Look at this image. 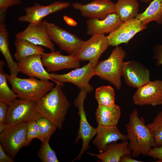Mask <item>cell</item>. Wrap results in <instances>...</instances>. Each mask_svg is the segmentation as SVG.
<instances>
[{
  "mask_svg": "<svg viewBox=\"0 0 162 162\" xmlns=\"http://www.w3.org/2000/svg\"><path fill=\"white\" fill-rule=\"evenodd\" d=\"M125 126L133 158L147 155L151 148L156 146L152 131L145 124L144 118L139 116L137 110L134 109L130 113Z\"/></svg>",
  "mask_w": 162,
  "mask_h": 162,
  "instance_id": "obj_1",
  "label": "cell"
},
{
  "mask_svg": "<svg viewBox=\"0 0 162 162\" xmlns=\"http://www.w3.org/2000/svg\"><path fill=\"white\" fill-rule=\"evenodd\" d=\"M62 86L56 84L51 91L37 102L38 112L59 129L62 128L70 106L62 90Z\"/></svg>",
  "mask_w": 162,
  "mask_h": 162,
  "instance_id": "obj_2",
  "label": "cell"
},
{
  "mask_svg": "<svg viewBox=\"0 0 162 162\" xmlns=\"http://www.w3.org/2000/svg\"><path fill=\"white\" fill-rule=\"evenodd\" d=\"M12 89L19 98L37 101L54 87L53 82L34 77L22 78L7 75Z\"/></svg>",
  "mask_w": 162,
  "mask_h": 162,
  "instance_id": "obj_3",
  "label": "cell"
},
{
  "mask_svg": "<svg viewBox=\"0 0 162 162\" xmlns=\"http://www.w3.org/2000/svg\"><path fill=\"white\" fill-rule=\"evenodd\" d=\"M126 54V51L122 47L116 46L108 58L99 62L94 67L95 75L108 81L117 89H120L123 60Z\"/></svg>",
  "mask_w": 162,
  "mask_h": 162,
  "instance_id": "obj_4",
  "label": "cell"
},
{
  "mask_svg": "<svg viewBox=\"0 0 162 162\" xmlns=\"http://www.w3.org/2000/svg\"><path fill=\"white\" fill-rule=\"evenodd\" d=\"M37 101L16 99L8 105L5 124L15 125L43 117L37 109Z\"/></svg>",
  "mask_w": 162,
  "mask_h": 162,
  "instance_id": "obj_5",
  "label": "cell"
},
{
  "mask_svg": "<svg viewBox=\"0 0 162 162\" xmlns=\"http://www.w3.org/2000/svg\"><path fill=\"white\" fill-rule=\"evenodd\" d=\"M27 123L10 126L0 134V144L13 159L23 147L29 145L27 138Z\"/></svg>",
  "mask_w": 162,
  "mask_h": 162,
  "instance_id": "obj_6",
  "label": "cell"
},
{
  "mask_svg": "<svg viewBox=\"0 0 162 162\" xmlns=\"http://www.w3.org/2000/svg\"><path fill=\"white\" fill-rule=\"evenodd\" d=\"M45 22L47 33L52 41L56 44L61 50L69 55L76 54L84 41L54 23L46 20Z\"/></svg>",
  "mask_w": 162,
  "mask_h": 162,
  "instance_id": "obj_7",
  "label": "cell"
},
{
  "mask_svg": "<svg viewBox=\"0 0 162 162\" xmlns=\"http://www.w3.org/2000/svg\"><path fill=\"white\" fill-rule=\"evenodd\" d=\"M87 93L85 90L81 89L74 102L75 106L78 108V114L80 117L79 128L75 142L76 143L81 140L82 143L81 150L74 161L81 158L84 152L88 149L90 140L96 134V128L92 127L88 122L84 109V102Z\"/></svg>",
  "mask_w": 162,
  "mask_h": 162,
  "instance_id": "obj_8",
  "label": "cell"
},
{
  "mask_svg": "<svg viewBox=\"0 0 162 162\" xmlns=\"http://www.w3.org/2000/svg\"><path fill=\"white\" fill-rule=\"evenodd\" d=\"M109 46L107 37L104 34H94L89 39L84 41L75 55L79 61H88L94 67Z\"/></svg>",
  "mask_w": 162,
  "mask_h": 162,
  "instance_id": "obj_9",
  "label": "cell"
},
{
  "mask_svg": "<svg viewBox=\"0 0 162 162\" xmlns=\"http://www.w3.org/2000/svg\"><path fill=\"white\" fill-rule=\"evenodd\" d=\"M95 75L94 67L91 63L81 68H77L65 74H50L51 78L60 83L70 82L74 84L80 89H84L89 93L93 90L89 82Z\"/></svg>",
  "mask_w": 162,
  "mask_h": 162,
  "instance_id": "obj_10",
  "label": "cell"
},
{
  "mask_svg": "<svg viewBox=\"0 0 162 162\" xmlns=\"http://www.w3.org/2000/svg\"><path fill=\"white\" fill-rule=\"evenodd\" d=\"M132 100L135 104L139 106L162 105V80L150 81L137 88Z\"/></svg>",
  "mask_w": 162,
  "mask_h": 162,
  "instance_id": "obj_11",
  "label": "cell"
},
{
  "mask_svg": "<svg viewBox=\"0 0 162 162\" xmlns=\"http://www.w3.org/2000/svg\"><path fill=\"white\" fill-rule=\"evenodd\" d=\"M146 27L136 17L123 22L118 28L106 36L108 44L116 46L122 43L127 44L136 34Z\"/></svg>",
  "mask_w": 162,
  "mask_h": 162,
  "instance_id": "obj_12",
  "label": "cell"
},
{
  "mask_svg": "<svg viewBox=\"0 0 162 162\" xmlns=\"http://www.w3.org/2000/svg\"><path fill=\"white\" fill-rule=\"evenodd\" d=\"M70 5L69 2L59 1H56L46 6L35 3L32 6L25 8V14L19 16L18 20L32 24H38L42 21L45 16L65 9Z\"/></svg>",
  "mask_w": 162,
  "mask_h": 162,
  "instance_id": "obj_13",
  "label": "cell"
},
{
  "mask_svg": "<svg viewBox=\"0 0 162 162\" xmlns=\"http://www.w3.org/2000/svg\"><path fill=\"white\" fill-rule=\"evenodd\" d=\"M16 38L26 40L34 44L55 51V46L46 30L45 20L36 24L29 23L23 31L19 32Z\"/></svg>",
  "mask_w": 162,
  "mask_h": 162,
  "instance_id": "obj_14",
  "label": "cell"
},
{
  "mask_svg": "<svg viewBox=\"0 0 162 162\" xmlns=\"http://www.w3.org/2000/svg\"><path fill=\"white\" fill-rule=\"evenodd\" d=\"M115 4L111 0H93L85 4L74 3L72 6L74 9L79 10L84 17L101 20L115 13Z\"/></svg>",
  "mask_w": 162,
  "mask_h": 162,
  "instance_id": "obj_15",
  "label": "cell"
},
{
  "mask_svg": "<svg viewBox=\"0 0 162 162\" xmlns=\"http://www.w3.org/2000/svg\"><path fill=\"white\" fill-rule=\"evenodd\" d=\"M122 76L127 85L137 88L150 81L148 69L141 63L134 60L124 62Z\"/></svg>",
  "mask_w": 162,
  "mask_h": 162,
  "instance_id": "obj_16",
  "label": "cell"
},
{
  "mask_svg": "<svg viewBox=\"0 0 162 162\" xmlns=\"http://www.w3.org/2000/svg\"><path fill=\"white\" fill-rule=\"evenodd\" d=\"M42 63L48 73L65 69L76 68L80 66V61L75 55H63L61 51H51L44 53L41 56Z\"/></svg>",
  "mask_w": 162,
  "mask_h": 162,
  "instance_id": "obj_17",
  "label": "cell"
},
{
  "mask_svg": "<svg viewBox=\"0 0 162 162\" xmlns=\"http://www.w3.org/2000/svg\"><path fill=\"white\" fill-rule=\"evenodd\" d=\"M41 56L40 55H32L17 61L20 72L30 77L38 78L42 80H51L63 86V83L52 79L50 74L45 69L42 62Z\"/></svg>",
  "mask_w": 162,
  "mask_h": 162,
  "instance_id": "obj_18",
  "label": "cell"
},
{
  "mask_svg": "<svg viewBox=\"0 0 162 162\" xmlns=\"http://www.w3.org/2000/svg\"><path fill=\"white\" fill-rule=\"evenodd\" d=\"M123 22L115 13L110 14L103 20L89 18L86 21L87 33L92 36L95 34H110L118 28Z\"/></svg>",
  "mask_w": 162,
  "mask_h": 162,
  "instance_id": "obj_19",
  "label": "cell"
},
{
  "mask_svg": "<svg viewBox=\"0 0 162 162\" xmlns=\"http://www.w3.org/2000/svg\"><path fill=\"white\" fill-rule=\"evenodd\" d=\"M96 128V136L93 143L100 153L103 152L109 144L118 140H128L127 136L122 133L117 125L104 126L98 125Z\"/></svg>",
  "mask_w": 162,
  "mask_h": 162,
  "instance_id": "obj_20",
  "label": "cell"
},
{
  "mask_svg": "<svg viewBox=\"0 0 162 162\" xmlns=\"http://www.w3.org/2000/svg\"><path fill=\"white\" fill-rule=\"evenodd\" d=\"M127 140H124L121 143L112 142L107 146L103 152L99 154L87 153L91 156L96 157L103 162H119L123 155L131 154Z\"/></svg>",
  "mask_w": 162,
  "mask_h": 162,
  "instance_id": "obj_21",
  "label": "cell"
},
{
  "mask_svg": "<svg viewBox=\"0 0 162 162\" xmlns=\"http://www.w3.org/2000/svg\"><path fill=\"white\" fill-rule=\"evenodd\" d=\"M121 115L120 108L115 104L111 106L98 105L95 114L98 125L104 126H117Z\"/></svg>",
  "mask_w": 162,
  "mask_h": 162,
  "instance_id": "obj_22",
  "label": "cell"
},
{
  "mask_svg": "<svg viewBox=\"0 0 162 162\" xmlns=\"http://www.w3.org/2000/svg\"><path fill=\"white\" fill-rule=\"evenodd\" d=\"M8 34L5 21H0V50L5 59L10 75H16L20 72L17 62L13 59L9 47Z\"/></svg>",
  "mask_w": 162,
  "mask_h": 162,
  "instance_id": "obj_23",
  "label": "cell"
},
{
  "mask_svg": "<svg viewBox=\"0 0 162 162\" xmlns=\"http://www.w3.org/2000/svg\"><path fill=\"white\" fill-rule=\"evenodd\" d=\"M136 17L144 26L152 21L162 24V0H153L145 10L138 13Z\"/></svg>",
  "mask_w": 162,
  "mask_h": 162,
  "instance_id": "obj_24",
  "label": "cell"
},
{
  "mask_svg": "<svg viewBox=\"0 0 162 162\" xmlns=\"http://www.w3.org/2000/svg\"><path fill=\"white\" fill-rule=\"evenodd\" d=\"M139 6L137 0H117L115 4V13L124 22L136 17Z\"/></svg>",
  "mask_w": 162,
  "mask_h": 162,
  "instance_id": "obj_25",
  "label": "cell"
},
{
  "mask_svg": "<svg viewBox=\"0 0 162 162\" xmlns=\"http://www.w3.org/2000/svg\"><path fill=\"white\" fill-rule=\"evenodd\" d=\"M14 45L16 52L14 56L17 61L32 55H42L45 53L41 46L35 45L26 40L16 38Z\"/></svg>",
  "mask_w": 162,
  "mask_h": 162,
  "instance_id": "obj_26",
  "label": "cell"
},
{
  "mask_svg": "<svg viewBox=\"0 0 162 162\" xmlns=\"http://www.w3.org/2000/svg\"><path fill=\"white\" fill-rule=\"evenodd\" d=\"M5 63L0 61V101L8 105L18 98L17 95L8 86L7 82V75L4 71L3 67Z\"/></svg>",
  "mask_w": 162,
  "mask_h": 162,
  "instance_id": "obj_27",
  "label": "cell"
},
{
  "mask_svg": "<svg viewBox=\"0 0 162 162\" xmlns=\"http://www.w3.org/2000/svg\"><path fill=\"white\" fill-rule=\"evenodd\" d=\"M114 89L110 86H103L97 88L95 96L98 105L111 106L115 104Z\"/></svg>",
  "mask_w": 162,
  "mask_h": 162,
  "instance_id": "obj_28",
  "label": "cell"
},
{
  "mask_svg": "<svg viewBox=\"0 0 162 162\" xmlns=\"http://www.w3.org/2000/svg\"><path fill=\"white\" fill-rule=\"evenodd\" d=\"M39 129V140L42 142L50 139L57 127L46 118L42 117L37 120Z\"/></svg>",
  "mask_w": 162,
  "mask_h": 162,
  "instance_id": "obj_29",
  "label": "cell"
},
{
  "mask_svg": "<svg viewBox=\"0 0 162 162\" xmlns=\"http://www.w3.org/2000/svg\"><path fill=\"white\" fill-rule=\"evenodd\" d=\"M147 125L153 134L156 146H162V111L158 112Z\"/></svg>",
  "mask_w": 162,
  "mask_h": 162,
  "instance_id": "obj_30",
  "label": "cell"
},
{
  "mask_svg": "<svg viewBox=\"0 0 162 162\" xmlns=\"http://www.w3.org/2000/svg\"><path fill=\"white\" fill-rule=\"evenodd\" d=\"M50 139H47L42 142L38 155L42 162H58L56 152L51 147Z\"/></svg>",
  "mask_w": 162,
  "mask_h": 162,
  "instance_id": "obj_31",
  "label": "cell"
},
{
  "mask_svg": "<svg viewBox=\"0 0 162 162\" xmlns=\"http://www.w3.org/2000/svg\"><path fill=\"white\" fill-rule=\"evenodd\" d=\"M27 123V138L29 144L32 140L34 138L39 139V129L37 120H32Z\"/></svg>",
  "mask_w": 162,
  "mask_h": 162,
  "instance_id": "obj_32",
  "label": "cell"
},
{
  "mask_svg": "<svg viewBox=\"0 0 162 162\" xmlns=\"http://www.w3.org/2000/svg\"><path fill=\"white\" fill-rule=\"evenodd\" d=\"M153 58L156 60L155 64L158 66L162 65V44H156L152 47Z\"/></svg>",
  "mask_w": 162,
  "mask_h": 162,
  "instance_id": "obj_33",
  "label": "cell"
},
{
  "mask_svg": "<svg viewBox=\"0 0 162 162\" xmlns=\"http://www.w3.org/2000/svg\"><path fill=\"white\" fill-rule=\"evenodd\" d=\"M147 155L162 162V146L152 148Z\"/></svg>",
  "mask_w": 162,
  "mask_h": 162,
  "instance_id": "obj_34",
  "label": "cell"
},
{
  "mask_svg": "<svg viewBox=\"0 0 162 162\" xmlns=\"http://www.w3.org/2000/svg\"><path fill=\"white\" fill-rule=\"evenodd\" d=\"M21 0H0V9L7 10L9 8L21 3Z\"/></svg>",
  "mask_w": 162,
  "mask_h": 162,
  "instance_id": "obj_35",
  "label": "cell"
},
{
  "mask_svg": "<svg viewBox=\"0 0 162 162\" xmlns=\"http://www.w3.org/2000/svg\"><path fill=\"white\" fill-rule=\"evenodd\" d=\"M8 105L0 101V124L5 123Z\"/></svg>",
  "mask_w": 162,
  "mask_h": 162,
  "instance_id": "obj_36",
  "label": "cell"
},
{
  "mask_svg": "<svg viewBox=\"0 0 162 162\" xmlns=\"http://www.w3.org/2000/svg\"><path fill=\"white\" fill-rule=\"evenodd\" d=\"M12 159L5 152L0 144V162H14Z\"/></svg>",
  "mask_w": 162,
  "mask_h": 162,
  "instance_id": "obj_37",
  "label": "cell"
},
{
  "mask_svg": "<svg viewBox=\"0 0 162 162\" xmlns=\"http://www.w3.org/2000/svg\"><path fill=\"white\" fill-rule=\"evenodd\" d=\"M120 162H142L132 158L131 154H127L123 155L120 160Z\"/></svg>",
  "mask_w": 162,
  "mask_h": 162,
  "instance_id": "obj_38",
  "label": "cell"
},
{
  "mask_svg": "<svg viewBox=\"0 0 162 162\" xmlns=\"http://www.w3.org/2000/svg\"><path fill=\"white\" fill-rule=\"evenodd\" d=\"M63 19L66 23L69 26H75L77 25V22L70 17L64 15L63 16Z\"/></svg>",
  "mask_w": 162,
  "mask_h": 162,
  "instance_id": "obj_39",
  "label": "cell"
},
{
  "mask_svg": "<svg viewBox=\"0 0 162 162\" xmlns=\"http://www.w3.org/2000/svg\"><path fill=\"white\" fill-rule=\"evenodd\" d=\"M10 126L11 125L6 124L5 123L0 124V133L2 132L3 131L9 128Z\"/></svg>",
  "mask_w": 162,
  "mask_h": 162,
  "instance_id": "obj_40",
  "label": "cell"
},
{
  "mask_svg": "<svg viewBox=\"0 0 162 162\" xmlns=\"http://www.w3.org/2000/svg\"><path fill=\"white\" fill-rule=\"evenodd\" d=\"M141 2L144 3H148L150 2L152 0H140Z\"/></svg>",
  "mask_w": 162,
  "mask_h": 162,
  "instance_id": "obj_41",
  "label": "cell"
}]
</instances>
